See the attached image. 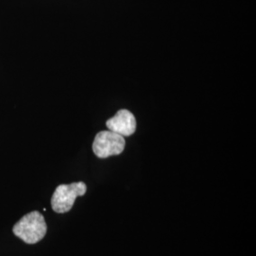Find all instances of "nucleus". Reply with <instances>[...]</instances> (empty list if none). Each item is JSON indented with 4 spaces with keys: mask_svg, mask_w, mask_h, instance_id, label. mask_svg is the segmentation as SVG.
Here are the masks:
<instances>
[{
    "mask_svg": "<svg viewBox=\"0 0 256 256\" xmlns=\"http://www.w3.org/2000/svg\"><path fill=\"white\" fill-rule=\"evenodd\" d=\"M16 236L27 244H36L45 238L46 224L43 214L34 210L24 216L12 228Z\"/></svg>",
    "mask_w": 256,
    "mask_h": 256,
    "instance_id": "nucleus-1",
    "label": "nucleus"
},
{
    "mask_svg": "<svg viewBox=\"0 0 256 256\" xmlns=\"http://www.w3.org/2000/svg\"><path fill=\"white\" fill-rule=\"evenodd\" d=\"M86 192V183L74 182L59 185L52 198V208L57 214H64L72 210L78 196H82Z\"/></svg>",
    "mask_w": 256,
    "mask_h": 256,
    "instance_id": "nucleus-2",
    "label": "nucleus"
},
{
    "mask_svg": "<svg viewBox=\"0 0 256 256\" xmlns=\"http://www.w3.org/2000/svg\"><path fill=\"white\" fill-rule=\"evenodd\" d=\"M126 147L124 137L110 130L99 132L94 138L92 149L94 154L100 158H106L110 156L120 155Z\"/></svg>",
    "mask_w": 256,
    "mask_h": 256,
    "instance_id": "nucleus-3",
    "label": "nucleus"
},
{
    "mask_svg": "<svg viewBox=\"0 0 256 256\" xmlns=\"http://www.w3.org/2000/svg\"><path fill=\"white\" fill-rule=\"evenodd\" d=\"M137 122L135 116L126 110H119L117 114L106 122V128L110 131L122 137H129L136 131Z\"/></svg>",
    "mask_w": 256,
    "mask_h": 256,
    "instance_id": "nucleus-4",
    "label": "nucleus"
}]
</instances>
